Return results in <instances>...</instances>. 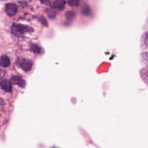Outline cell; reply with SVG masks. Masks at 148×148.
I'll use <instances>...</instances> for the list:
<instances>
[{
	"label": "cell",
	"instance_id": "7a4b0ae2",
	"mask_svg": "<svg viewBox=\"0 0 148 148\" xmlns=\"http://www.w3.org/2000/svg\"><path fill=\"white\" fill-rule=\"evenodd\" d=\"M16 64L25 72L29 71L32 67L33 62L30 60L26 58H19L17 60Z\"/></svg>",
	"mask_w": 148,
	"mask_h": 148
},
{
	"label": "cell",
	"instance_id": "5bb4252c",
	"mask_svg": "<svg viewBox=\"0 0 148 148\" xmlns=\"http://www.w3.org/2000/svg\"><path fill=\"white\" fill-rule=\"evenodd\" d=\"M68 3L70 6H77L79 4V0H67Z\"/></svg>",
	"mask_w": 148,
	"mask_h": 148
},
{
	"label": "cell",
	"instance_id": "277c9868",
	"mask_svg": "<svg viewBox=\"0 0 148 148\" xmlns=\"http://www.w3.org/2000/svg\"><path fill=\"white\" fill-rule=\"evenodd\" d=\"M1 88L6 92H11L12 91V87L11 82L8 80H2L0 83Z\"/></svg>",
	"mask_w": 148,
	"mask_h": 148
},
{
	"label": "cell",
	"instance_id": "8992f818",
	"mask_svg": "<svg viewBox=\"0 0 148 148\" xmlns=\"http://www.w3.org/2000/svg\"><path fill=\"white\" fill-rule=\"evenodd\" d=\"M65 5V2L63 0H54L51 3V6L58 10H62Z\"/></svg>",
	"mask_w": 148,
	"mask_h": 148
},
{
	"label": "cell",
	"instance_id": "ba28073f",
	"mask_svg": "<svg viewBox=\"0 0 148 148\" xmlns=\"http://www.w3.org/2000/svg\"><path fill=\"white\" fill-rule=\"evenodd\" d=\"M10 64L9 57L6 55H2L1 57V65L3 68L8 67Z\"/></svg>",
	"mask_w": 148,
	"mask_h": 148
},
{
	"label": "cell",
	"instance_id": "2e32d148",
	"mask_svg": "<svg viewBox=\"0 0 148 148\" xmlns=\"http://www.w3.org/2000/svg\"><path fill=\"white\" fill-rule=\"evenodd\" d=\"M39 20L42 22V23H43L44 25H47V20H46V19L43 17H41L39 19Z\"/></svg>",
	"mask_w": 148,
	"mask_h": 148
},
{
	"label": "cell",
	"instance_id": "e0dca14e",
	"mask_svg": "<svg viewBox=\"0 0 148 148\" xmlns=\"http://www.w3.org/2000/svg\"><path fill=\"white\" fill-rule=\"evenodd\" d=\"M41 3L45 4V5H48L49 4V0H39Z\"/></svg>",
	"mask_w": 148,
	"mask_h": 148
},
{
	"label": "cell",
	"instance_id": "52a82bcc",
	"mask_svg": "<svg viewBox=\"0 0 148 148\" xmlns=\"http://www.w3.org/2000/svg\"><path fill=\"white\" fill-rule=\"evenodd\" d=\"M140 45L144 49H148V31L144 32L142 35Z\"/></svg>",
	"mask_w": 148,
	"mask_h": 148
},
{
	"label": "cell",
	"instance_id": "3957f363",
	"mask_svg": "<svg viewBox=\"0 0 148 148\" xmlns=\"http://www.w3.org/2000/svg\"><path fill=\"white\" fill-rule=\"evenodd\" d=\"M17 6L12 3H8L5 6V12L9 16H13L17 12Z\"/></svg>",
	"mask_w": 148,
	"mask_h": 148
},
{
	"label": "cell",
	"instance_id": "9a60e30c",
	"mask_svg": "<svg viewBox=\"0 0 148 148\" xmlns=\"http://www.w3.org/2000/svg\"><path fill=\"white\" fill-rule=\"evenodd\" d=\"M47 15L49 16V17L50 18H53V17H55V15H56L55 13L54 12L51 11V10H48L47 12Z\"/></svg>",
	"mask_w": 148,
	"mask_h": 148
},
{
	"label": "cell",
	"instance_id": "30bf717a",
	"mask_svg": "<svg viewBox=\"0 0 148 148\" xmlns=\"http://www.w3.org/2000/svg\"><path fill=\"white\" fill-rule=\"evenodd\" d=\"M140 75L143 81L145 83L148 84V69L145 68L142 69L140 71Z\"/></svg>",
	"mask_w": 148,
	"mask_h": 148
},
{
	"label": "cell",
	"instance_id": "4fadbf2b",
	"mask_svg": "<svg viewBox=\"0 0 148 148\" xmlns=\"http://www.w3.org/2000/svg\"><path fill=\"white\" fill-rule=\"evenodd\" d=\"M66 18L67 20L71 21L73 20V18L75 17V13L73 12L72 11H68L66 13Z\"/></svg>",
	"mask_w": 148,
	"mask_h": 148
},
{
	"label": "cell",
	"instance_id": "9c48e42d",
	"mask_svg": "<svg viewBox=\"0 0 148 148\" xmlns=\"http://www.w3.org/2000/svg\"><path fill=\"white\" fill-rule=\"evenodd\" d=\"M141 63L145 66H148V51H143L140 55Z\"/></svg>",
	"mask_w": 148,
	"mask_h": 148
},
{
	"label": "cell",
	"instance_id": "7c38bea8",
	"mask_svg": "<svg viewBox=\"0 0 148 148\" xmlns=\"http://www.w3.org/2000/svg\"><path fill=\"white\" fill-rule=\"evenodd\" d=\"M82 13L85 16L90 15L91 13V10H90V8H89V6H88L87 5L84 6L82 9Z\"/></svg>",
	"mask_w": 148,
	"mask_h": 148
},
{
	"label": "cell",
	"instance_id": "5b68a950",
	"mask_svg": "<svg viewBox=\"0 0 148 148\" xmlns=\"http://www.w3.org/2000/svg\"><path fill=\"white\" fill-rule=\"evenodd\" d=\"M12 83L20 87H24L25 85V80L19 76H12L11 77Z\"/></svg>",
	"mask_w": 148,
	"mask_h": 148
},
{
	"label": "cell",
	"instance_id": "d6986e66",
	"mask_svg": "<svg viewBox=\"0 0 148 148\" xmlns=\"http://www.w3.org/2000/svg\"><path fill=\"white\" fill-rule=\"evenodd\" d=\"M147 23H148V18H147Z\"/></svg>",
	"mask_w": 148,
	"mask_h": 148
},
{
	"label": "cell",
	"instance_id": "ac0fdd59",
	"mask_svg": "<svg viewBox=\"0 0 148 148\" xmlns=\"http://www.w3.org/2000/svg\"><path fill=\"white\" fill-rule=\"evenodd\" d=\"M1 1H7V0H1Z\"/></svg>",
	"mask_w": 148,
	"mask_h": 148
},
{
	"label": "cell",
	"instance_id": "8fae6325",
	"mask_svg": "<svg viewBox=\"0 0 148 148\" xmlns=\"http://www.w3.org/2000/svg\"><path fill=\"white\" fill-rule=\"evenodd\" d=\"M30 49L32 51L34 52L35 53H40L41 52V48L36 44H32L31 45Z\"/></svg>",
	"mask_w": 148,
	"mask_h": 148
},
{
	"label": "cell",
	"instance_id": "6da1fadb",
	"mask_svg": "<svg viewBox=\"0 0 148 148\" xmlns=\"http://www.w3.org/2000/svg\"><path fill=\"white\" fill-rule=\"evenodd\" d=\"M33 28L28 25L23 24H13L11 27V32L16 36H22L28 32H32Z\"/></svg>",
	"mask_w": 148,
	"mask_h": 148
}]
</instances>
